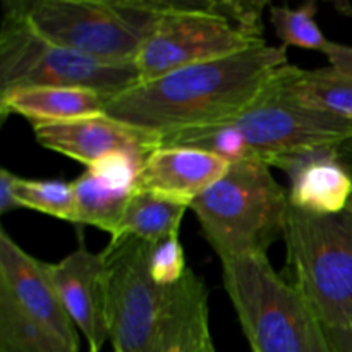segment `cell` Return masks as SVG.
<instances>
[{
	"instance_id": "obj_21",
	"label": "cell",
	"mask_w": 352,
	"mask_h": 352,
	"mask_svg": "<svg viewBox=\"0 0 352 352\" xmlns=\"http://www.w3.org/2000/svg\"><path fill=\"white\" fill-rule=\"evenodd\" d=\"M16 199L21 208L76 223V196L72 182L16 179Z\"/></svg>"
},
{
	"instance_id": "obj_2",
	"label": "cell",
	"mask_w": 352,
	"mask_h": 352,
	"mask_svg": "<svg viewBox=\"0 0 352 352\" xmlns=\"http://www.w3.org/2000/svg\"><path fill=\"white\" fill-rule=\"evenodd\" d=\"M109 322L113 352H217L210 332L208 289L189 268L175 284L150 274V243L110 241Z\"/></svg>"
},
{
	"instance_id": "obj_8",
	"label": "cell",
	"mask_w": 352,
	"mask_h": 352,
	"mask_svg": "<svg viewBox=\"0 0 352 352\" xmlns=\"http://www.w3.org/2000/svg\"><path fill=\"white\" fill-rule=\"evenodd\" d=\"M291 282L325 329H352V212L291 205L284 230Z\"/></svg>"
},
{
	"instance_id": "obj_5",
	"label": "cell",
	"mask_w": 352,
	"mask_h": 352,
	"mask_svg": "<svg viewBox=\"0 0 352 352\" xmlns=\"http://www.w3.org/2000/svg\"><path fill=\"white\" fill-rule=\"evenodd\" d=\"M38 34L93 58L136 62L170 0H6Z\"/></svg>"
},
{
	"instance_id": "obj_18",
	"label": "cell",
	"mask_w": 352,
	"mask_h": 352,
	"mask_svg": "<svg viewBox=\"0 0 352 352\" xmlns=\"http://www.w3.org/2000/svg\"><path fill=\"white\" fill-rule=\"evenodd\" d=\"M188 208L189 206L182 203L134 189L119 229L110 241L134 237L153 244L172 234H179V227Z\"/></svg>"
},
{
	"instance_id": "obj_4",
	"label": "cell",
	"mask_w": 352,
	"mask_h": 352,
	"mask_svg": "<svg viewBox=\"0 0 352 352\" xmlns=\"http://www.w3.org/2000/svg\"><path fill=\"white\" fill-rule=\"evenodd\" d=\"M265 2L170 0L136 57L141 82L265 45Z\"/></svg>"
},
{
	"instance_id": "obj_23",
	"label": "cell",
	"mask_w": 352,
	"mask_h": 352,
	"mask_svg": "<svg viewBox=\"0 0 352 352\" xmlns=\"http://www.w3.org/2000/svg\"><path fill=\"white\" fill-rule=\"evenodd\" d=\"M16 179L17 175H14L7 168L0 170V213L2 215L12 212V210L21 208L16 199V188H14Z\"/></svg>"
},
{
	"instance_id": "obj_1",
	"label": "cell",
	"mask_w": 352,
	"mask_h": 352,
	"mask_svg": "<svg viewBox=\"0 0 352 352\" xmlns=\"http://www.w3.org/2000/svg\"><path fill=\"white\" fill-rule=\"evenodd\" d=\"M287 65V47L260 45L143 81L109 100V117L160 138L212 126L250 109Z\"/></svg>"
},
{
	"instance_id": "obj_16",
	"label": "cell",
	"mask_w": 352,
	"mask_h": 352,
	"mask_svg": "<svg viewBox=\"0 0 352 352\" xmlns=\"http://www.w3.org/2000/svg\"><path fill=\"white\" fill-rule=\"evenodd\" d=\"M107 100L102 95L81 88L36 86L0 93V112L6 119L10 113L34 124L65 122L105 113Z\"/></svg>"
},
{
	"instance_id": "obj_9",
	"label": "cell",
	"mask_w": 352,
	"mask_h": 352,
	"mask_svg": "<svg viewBox=\"0 0 352 352\" xmlns=\"http://www.w3.org/2000/svg\"><path fill=\"white\" fill-rule=\"evenodd\" d=\"M136 62L93 58L38 34L7 2L0 23V93L17 88L58 86L95 91L109 100L140 85Z\"/></svg>"
},
{
	"instance_id": "obj_12",
	"label": "cell",
	"mask_w": 352,
	"mask_h": 352,
	"mask_svg": "<svg viewBox=\"0 0 352 352\" xmlns=\"http://www.w3.org/2000/svg\"><path fill=\"white\" fill-rule=\"evenodd\" d=\"M0 287L38 322L72 344L78 333L52 282L48 263L28 254L6 230L0 232Z\"/></svg>"
},
{
	"instance_id": "obj_10",
	"label": "cell",
	"mask_w": 352,
	"mask_h": 352,
	"mask_svg": "<svg viewBox=\"0 0 352 352\" xmlns=\"http://www.w3.org/2000/svg\"><path fill=\"white\" fill-rule=\"evenodd\" d=\"M38 144L72 158L86 167L109 155L124 153L144 165V162L162 148V138L150 131L109 117L107 113L65 122L34 124Z\"/></svg>"
},
{
	"instance_id": "obj_6",
	"label": "cell",
	"mask_w": 352,
	"mask_h": 352,
	"mask_svg": "<svg viewBox=\"0 0 352 352\" xmlns=\"http://www.w3.org/2000/svg\"><path fill=\"white\" fill-rule=\"evenodd\" d=\"M222 261V278L253 352H333L325 327L267 254Z\"/></svg>"
},
{
	"instance_id": "obj_20",
	"label": "cell",
	"mask_w": 352,
	"mask_h": 352,
	"mask_svg": "<svg viewBox=\"0 0 352 352\" xmlns=\"http://www.w3.org/2000/svg\"><path fill=\"white\" fill-rule=\"evenodd\" d=\"M316 2H306L299 7L270 6L268 16L284 47L289 45L325 54L332 41L323 34L322 28L316 23Z\"/></svg>"
},
{
	"instance_id": "obj_7",
	"label": "cell",
	"mask_w": 352,
	"mask_h": 352,
	"mask_svg": "<svg viewBox=\"0 0 352 352\" xmlns=\"http://www.w3.org/2000/svg\"><path fill=\"white\" fill-rule=\"evenodd\" d=\"M189 208L213 251L227 260L267 254L275 241L284 239L291 201L268 165L237 162Z\"/></svg>"
},
{
	"instance_id": "obj_13",
	"label": "cell",
	"mask_w": 352,
	"mask_h": 352,
	"mask_svg": "<svg viewBox=\"0 0 352 352\" xmlns=\"http://www.w3.org/2000/svg\"><path fill=\"white\" fill-rule=\"evenodd\" d=\"M342 144H327L285 158L282 168L291 179L289 201L311 213H339L352 198V172Z\"/></svg>"
},
{
	"instance_id": "obj_22",
	"label": "cell",
	"mask_w": 352,
	"mask_h": 352,
	"mask_svg": "<svg viewBox=\"0 0 352 352\" xmlns=\"http://www.w3.org/2000/svg\"><path fill=\"white\" fill-rule=\"evenodd\" d=\"M150 274L158 284H175L189 270L186 267L184 251H182L179 234L164 237L150 244Z\"/></svg>"
},
{
	"instance_id": "obj_11",
	"label": "cell",
	"mask_w": 352,
	"mask_h": 352,
	"mask_svg": "<svg viewBox=\"0 0 352 352\" xmlns=\"http://www.w3.org/2000/svg\"><path fill=\"white\" fill-rule=\"evenodd\" d=\"M52 282L76 329L82 332L89 352H100L110 339L109 268L105 254L85 246L58 263H48Z\"/></svg>"
},
{
	"instance_id": "obj_26",
	"label": "cell",
	"mask_w": 352,
	"mask_h": 352,
	"mask_svg": "<svg viewBox=\"0 0 352 352\" xmlns=\"http://www.w3.org/2000/svg\"><path fill=\"white\" fill-rule=\"evenodd\" d=\"M347 165H349V168H351V172H352V164H347ZM347 208H349L351 212H352V198H351V203H349V206H347Z\"/></svg>"
},
{
	"instance_id": "obj_15",
	"label": "cell",
	"mask_w": 352,
	"mask_h": 352,
	"mask_svg": "<svg viewBox=\"0 0 352 352\" xmlns=\"http://www.w3.org/2000/svg\"><path fill=\"white\" fill-rule=\"evenodd\" d=\"M325 55L329 67L287 65L274 81L275 91L305 109L352 120V47L332 41Z\"/></svg>"
},
{
	"instance_id": "obj_17",
	"label": "cell",
	"mask_w": 352,
	"mask_h": 352,
	"mask_svg": "<svg viewBox=\"0 0 352 352\" xmlns=\"http://www.w3.org/2000/svg\"><path fill=\"white\" fill-rule=\"evenodd\" d=\"M76 196V223L98 227L110 234L117 232L134 188L117 184L86 168L72 182Z\"/></svg>"
},
{
	"instance_id": "obj_19",
	"label": "cell",
	"mask_w": 352,
	"mask_h": 352,
	"mask_svg": "<svg viewBox=\"0 0 352 352\" xmlns=\"http://www.w3.org/2000/svg\"><path fill=\"white\" fill-rule=\"evenodd\" d=\"M0 352H78V344L28 315L0 287Z\"/></svg>"
},
{
	"instance_id": "obj_14",
	"label": "cell",
	"mask_w": 352,
	"mask_h": 352,
	"mask_svg": "<svg viewBox=\"0 0 352 352\" xmlns=\"http://www.w3.org/2000/svg\"><path fill=\"white\" fill-rule=\"evenodd\" d=\"M229 167V162L206 150L162 146L141 167L136 189L191 206L227 174Z\"/></svg>"
},
{
	"instance_id": "obj_24",
	"label": "cell",
	"mask_w": 352,
	"mask_h": 352,
	"mask_svg": "<svg viewBox=\"0 0 352 352\" xmlns=\"http://www.w3.org/2000/svg\"><path fill=\"white\" fill-rule=\"evenodd\" d=\"M333 352H352V329H325Z\"/></svg>"
},
{
	"instance_id": "obj_25",
	"label": "cell",
	"mask_w": 352,
	"mask_h": 352,
	"mask_svg": "<svg viewBox=\"0 0 352 352\" xmlns=\"http://www.w3.org/2000/svg\"><path fill=\"white\" fill-rule=\"evenodd\" d=\"M344 157H346L347 164H352V140L347 141L346 146H344Z\"/></svg>"
},
{
	"instance_id": "obj_3",
	"label": "cell",
	"mask_w": 352,
	"mask_h": 352,
	"mask_svg": "<svg viewBox=\"0 0 352 352\" xmlns=\"http://www.w3.org/2000/svg\"><path fill=\"white\" fill-rule=\"evenodd\" d=\"M351 140L352 120L296 105L282 98L272 82L239 116L165 136L162 146L199 148L229 164L256 162L277 167L282 160L301 151Z\"/></svg>"
}]
</instances>
